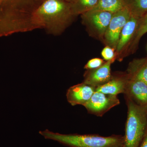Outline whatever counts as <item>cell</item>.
Here are the masks:
<instances>
[{"label":"cell","instance_id":"3957f363","mask_svg":"<svg viewBox=\"0 0 147 147\" xmlns=\"http://www.w3.org/2000/svg\"><path fill=\"white\" fill-rule=\"evenodd\" d=\"M127 116L124 136L125 147H139L147 129V106L127 98Z\"/></svg>","mask_w":147,"mask_h":147},{"label":"cell","instance_id":"7402d4cb","mask_svg":"<svg viewBox=\"0 0 147 147\" xmlns=\"http://www.w3.org/2000/svg\"><path fill=\"white\" fill-rule=\"evenodd\" d=\"M119 147H125L124 146V145H122V146H121Z\"/></svg>","mask_w":147,"mask_h":147},{"label":"cell","instance_id":"ffe728a7","mask_svg":"<svg viewBox=\"0 0 147 147\" xmlns=\"http://www.w3.org/2000/svg\"><path fill=\"white\" fill-rule=\"evenodd\" d=\"M139 147H147V129Z\"/></svg>","mask_w":147,"mask_h":147},{"label":"cell","instance_id":"ac0fdd59","mask_svg":"<svg viewBox=\"0 0 147 147\" xmlns=\"http://www.w3.org/2000/svg\"><path fill=\"white\" fill-rule=\"evenodd\" d=\"M101 54L102 57L106 61L115 60L116 59L115 49L108 45L103 48Z\"/></svg>","mask_w":147,"mask_h":147},{"label":"cell","instance_id":"7c38bea8","mask_svg":"<svg viewBox=\"0 0 147 147\" xmlns=\"http://www.w3.org/2000/svg\"><path fill=\"white\" fill-rule=\"evenodd\" d=\"M127 74L147 84V57L133 60L129 65Z\"/></svg>","mask_w":147,"mask_h":147},{"label":"cell","instance_id":"8fae6325","mask_svg":"<svg viewBox=\"0 0 147 147\" xmlns=\"http://www.w3.org/2000/svg\"><path fill=\"white\" fill-rule=\"evenodd\" d=\"M127 76V74L123 76L112 77L109 82L96 88V91L105 94L117 96L125 93L126 89Z\"/></svg>","mask_w":147,"mask_h":147},{"label":"cell","instance_id":"9c48e42d","mask_svg":"<svg viewBox=\"0 0 147 147\" xmlns=\"http://www.w3.org/2000/svg\"><path fill=\"white\" fill-rule=\"evenodd\" d=\"M96 91L95 87L83 83L69 88L66 93L67 101L71 105H84Z\"/></svg>","mask_w":147,"mask_h":147},{"label":"cell","instance_id":"5bb4252c","mask_svg":"<svg viewBox=\"0 0 147 147\" xmlns=\"http://www.w3.org/2000/svg\"><path fill=\"white\" fill-rule=\"evenodd\" d=\"M131 15L141 17L147 13V0H124Z\"/></svg>","mask_w":147,"mask_h":147},{"label":"cell","instance_id":"277c9868","mask_svg":"<svg viewBox=\"0 0 147 147\" xmlns=\"http://www.w3.org/2000/svg\"><path fill=\"white\" fill-rule=\"evenodd\" d=\"M113 14L106 11H90L81 16L82 23L89 34L103 42L105 32Z\"/></svg>","mask_w":147,"mask_h":147},{"label":"cell","instance_id":"44dd1931","mask_svg":"<svg viewBox=\"0 0 147 147\" xmlns=\"http://www.w3.org/2000/svg\"><path fill=\"white\" fill-rule=\"evenodd\" d=\"M67 2H68L69 3H72L75 1L76 0H63Z\"/></svg>","mask_w":147,"mask_h":147},{"label":"cell","instance_id":"7a4b0ae2","mask_svg":"<svg viewBox=\"0 0 147 147\" xmlns=\"http://www.w3.org/2000/svg\"><path fill=\"white\" fill-rule=\"evenodd\" d=\"M39 133L45 139L69 147H119L124 144V137L119 135L102 137L96 134H62L48 129Z\"/></svg>","mask_w":147,"mask_h":147},{"label":"cell","instance_id":"ba28073f","mask_svg":"<svg viewBox=\"0 0 147 147\" xmlns=\"http://www.w3.org/2000/svg\"><path fill=\"white\" fill-rule=\"evenodd\" d=\"M125 94L127 98L139 105L147 106V84L127 74Z\"/></svg>","mask_w":147,"mask_h":147},{"label":"cell","instance_id":"6da1fadb","mask_svg":"<svg viewBox=\"0 0 147 147\" xmlns=\"http://www.w3.org/2000/svg\"><path fill=\"white\" fill-rule=\"evenodd\" d=\"M75 17L71 3L63 0H45L34 14L38 29L55 36L61 34Z\"/></svg>","mask_w":147,"mask_h":147},{"label":"cell","instance_id":"9a60e30c","mask_svg":"<svg viewBox=\"0 0 147 147\" xmlns=\"http://www.w3.org/2000/svg\"><path fill=\"white\" fill-rule=\"evenodd\" d=\"M147 32V13L143 15L139 19V24L135 32L128 53L134 52L137 49L139 41L143 36Z\"/></svg>","mask_w":147,"mask_h":147},{"label":"cell","instance_id":"2e32d148","mask_svg":"<svg viewBox=\"0 0 147 147\" xmlns=\"http://www.w3.org/2000/svg\"><path fill=\"white\" fill-rule=\"evenodd\" d=\"M99 0H76L71 3V9L75 16L92 10L97 4Z\"/></svg>","mask_w":147,"mask_h":147},{"label":"cell","instance_id":"4fadbf2b","mask_svg":"<svg viewBox=\"0 0 147 147\" xmlns=\"http://www.w3.org/2000/svg\"><path fill=\"white\" fill-rule=\"evenodd\" d=\"M125 7L124 0H99L96 5L90 11L115 13Z\"/></svg>","mask_w":147,"mask_h":147},{"label":"cell","instance_id":"d6986e66","mask_svg":"<svg viewBox=\"0 0 147 147\" xmlns=\"http://www.w3.org/2000/svg\"><path fill=\"white\" fill-rule=\"evenodd\" d=\"M105 63L104 61L100 58H93L89 61L85 65L84 69L88 70L95 69L100 67Z\"/></svg>","mask_w":147,"mask_h":147},{"label":"cell","instance_id":"52a82bcc","mask_svg":"<svg viewBox=\"0 0 147 147\" xmlns=\"http://www.w3.org/2000/svg\"><path fill=\"white\" fill-rule=\"evenodd\" d=\"M141 17L131 15L126 24L124 26L117 44L115 50L116 59L121 61L124 55L128 54L135 32Z\"/></svg>","mask_w":147,"mask_h":147},{"label":"cell","instance_id":"e0dca14e","mask_svg":"<svg viewBox=\"0 0 147 147\" xmlns=\"http://www.w3.org/2000/svg\"><path fill=\"white\" fill-rule=\"evenodd\" d=\"M44 0H0V4L6 3L13 4L15 9L26 8L42 2Z\"/></svg>","mask_w":147,"mask_h":147},{"label":"cell","instance_id":"8992f818","mask_svg":"<svg viewBox=\"0 0 147 147\" xmlns=\"http://www.w3.org/2000/svg\"><path fill=\"white\" fill-rule=\"evenodd\" d=\"M119 103V100L117 96L95 91L84 106L89 113L101 117Z\"/></svg>","mask_w":147,"mask_h":147},{"label":"cell","instance_id":"30bf717a","mask_svg":"<svg viewBox=\"0 0 147 147\" xmlns=\"http://www.w3.org/2000/svg\"><path fill=\"white\" fill-rule=\"evenodd\" d=\"M115 61H107L98 68L88 70L84 75V83L96 88L109 82L113 77L111 65Z\"/></svg>","mask_w":147,"mask_h":147},{"label":"cell","instance_id":"5b68a950","mask_svg":"<svg viewBox=\"0 0 147 147\" xmlns=\"http://www.w3.org/2000/svg\"><path fill=\"white\" fill-rule=\"evenodd\" d=\"M131 16L126 7L114 13L104 35L103 42L105 45L116 50L121 31Z\"/></svg>","mask_w":147,"mask_h":147}]
</instances>
